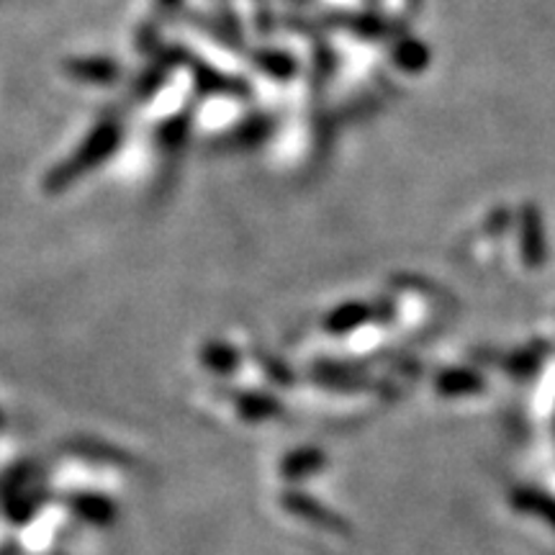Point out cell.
<instances>
[{"label":"cell","instance_id":"1","mask_svg":"<svg viewBox=\"0 0 555 555\" xmlns=\"http://www.w3.org/2000/svg\"><path fill=\"white\" fill-rule=\"evenodd\" d=\"M116 142H119V127L116 121H101V127L90 134V139L82 144L80 152H75L73 157L62 165L60 170H54L50 178H47V189L50 191H62L67 189V183H73L75 178H80L82 172L95 168V163H101L103 157H108L114 152Z\"/></svg>","mask_w":555,"mask_h":555},{"label":"cell","instance_id":"2","mask_svg":"<svg viewBox=\"0 0 555 555\" xmlns=\"http://www.w3.org/2000/svg\"><path fill=\"white\" fill-rule=\"evenodd\" d=\"M69 75H75V78L80 80H88V82H95V86H103V82H111L116 78V65L111 60H75L69 62Z\"/></svg>","mask_w":555,"mask_h":555}]
</instances>
